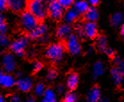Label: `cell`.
<instances>
[{
	"label": "cell",
	"instance_id": "cell-1",
	"mask_svg": "<svg viewBox=\"0 0 124 102\" xmlns=\"http://www.w3.org/2000/svg\"><path fill=\"white\" fill-rule=\"evenodd\" d=\"M27 11L32 14L39 21H43L47 15V6L45 0H27Z\"/></svg>",
	"mask_w": 124,
	"mask_h": 102
},
{
	"label": "cell",
	"instance_id": "cell-2",
	"mask_svg": "<svg viewBox=\"0 0 124 102\" xmlns=\"http://www.w3.org/2000/svg\"><path fill=\"white\" fill-rule=\"evenodd\" d=\"M64 51L65 47L62 43H53L46 48L45 55L47 59L57 63L62 60Z\"/></svg>",
	"mask_w": 124,
	"mask_h": 102
},
{
	"label": "cell",
	"instance_id": "cell-3",
	"mask_svg": "<svg viewBox=\"0 0 124 102\" xmlns=\"http://www.w3.org/2000/svg\"><path fill=\"white\" fill-rule=\"evenodd\" d=\"M39 21L29 11H24L22 13L20 23L23 30H24L25 31L30 32L31 30H33L39 23Z\"/></svg>",
	"mask_w": 124,
	"mask_h": 102
},
{
	"label": "cell",
	"instance_id": "cell-4",
	"mask_svg": "<svg viewBox=\"0 0 124 102\" xmlns=\"http://www.w3.org/2000/svg\"><path fill=\"white\" fill-rule=\"evenodd\" d=\"M65 48L70 55H73V56L79 55L81 51V45L79 42V37L75 34H70L66 39Z\"/></svg>",
	"mask_w": 124,
	"mask_h": 102
},
{
	"label": "cell",
	"instance_id": "cell-5",
	"mask_svg": "<svg viewBox=\"0 0 124 102\" xmlns=\"http://www.w3.org/2000/svg\"><path fill=\"white\" fill-rule=\"evenodd\" d=\"M63 7L57 1L49 3L47 6V15L54 21H60L63 17Z\"/></svg>",
	"mask_w": 124,
	"mask_h": 102
},
{
	"label": "cell",
	"instance_id": "cell-6",
	"mask_svg": "<svg viewBox=\"0 0 124 102\" xmlns=\"http://www.w3.org/2000/svg\"><path fill=\"white\" fill-rule=\"evenodd\" d=\"M28 44V40L25 37H21L17 39L12 43L11 45V50L15 53L19 57H23L24 55V50Z\"/></svg>",
	"mask_w": 124,
	"mask_h": 102
},
{
	"label": "cell",
	"instance_id": "cell-7",
	"mask_svg": "<svg viewBox=\"0 0 124 102\" xmlns=\"http://www.w3.org/2000/svg\"><path fill=\"white\" fill-rule=\"evenodd\" d=\"M2 65L4 70L7 73H12L16 68V62L12 54H6L2 58Z\"/></svg>",
	"mask_w": 124,
	"mask_h": 102
},
{
	"label": "cell",
	"instance_id": "cell-8",
	"mask_svg": "<svg viewBox=\"0 0 124 102\" xmlns=\"http://www.w3.org/2000/svg\"><path fill=\"white\" fill-rule=\"evenodd\" d=\"M46 31H47V27L43 23H39L33 30H31L29 32V37L31 40H38L42 38Z\"/></svg>",
	"mask_w": 124,
	"mask_h": 102
},
{
	"label": "cell",
	"instance_id": "cell-9",
	"mask_svg": "<svg viewBox=\"0 0 124 102\" xmlns=\"http://www.w3.org/2000/svg\"><path fill=\"white\" fill-rule=\"evenodd\" d=\"M85 36L88 39H95L97 37V25L93 22H87L83 25Z\"/></svg>",
	"mask_w": 124,
	"mask_h": 102
},
{
	"label": "cell",
	"instance_id": "cell-10",
	"mask_svg": "<svg viewBox=\"0 0 124 102\" xmlns=\"http://www.w3.org/2000/svg\"><path fill=\"white\" fill-rule=\"evenodd\" d=\"M72 29L69 23H61L56 29V36L61 40H66L70 34Z\"/></svg>",
	"mask_w": 124,
	"mask_h": 102
},
{
	"label": "cell",
	"instance_id": "cell-11",
	"mask_svg": "<svg viewBox=\"0 0 124 102\" xmlns=\"http://www.w3.org/2000/svg\"><path fill=\"white\" fill-rule=\"evenodd\" d=\"M27 0H7V7L14 13L23 12L26 7Z\"/></svg>",
	"mask_w": 124,
	"mask_h": 102
},
{
	"label": "cell",
	"instance_id": "cell-12",
	"mask_svg": "<svg viewBox=\"0 0 124 102\" xmlns=\"http://www.w3.org/2000/svg\"><path fill=\"white\" fill-rule=\"evenodd\" d=\"M33 86V82L31 78L25 77V78H20L17 81V88L21 91L23 92H28L31 90Z\"/></svg>",
	"mask_w": 124,
	"mask_h": 102
},
{
	"label": "cell",
	"instance_id": "cell-13",
	"mask_svg": "<svg viewBox=\"0 0 124 102\" xmlns=\"http://www.w3.org/2000/svg\"><path fill=\"white\" fill-rule=\"evenodd\" d=\"M101 99V90L98 86H94L90 89L87 95V100L88 102H98Z\"/></svg>",
	"mask_w": 124,
	"mask_h": 102
},
{
	"label": "cell",
	"instance_id": "cell-14",
	"mask_svg": "<svg viewBox=\"0 0 124 102\" xmlns=\"http://www.w3.org/2000/svg\"><path fill=\"white\" fill-rule=\"evenodd\" d=\"M78 84H79V75L76 73H70L68 74L66 80L67 88L70 91H73L77 88Z\"/></svg>",
	"mask_w": 124,
	"mask_h": 102
},
{
	"label": "cell",
	"instance_id": "cell-15",
	"mask_svg": "<svg viewBox=\"0 0 124 102\" xmlns=\"http://www.w3.org/2000/svg\"><path fill=\"white\" fill-rule=\"evenodd\" d=\"M99 17L98 11L95 6H91L87 9V11L84 14V18L87 22H96Z\"/></svg>",
	"mask_w": 124,
	"mask_h": 102
},
{
	"label": "cell",
	"instance_id": "cell-16",
	"mask_svg": "<svg viewBox=\"0 0 124 102\" xmlns=\"http://www.w3.org/2000/svg\"><path fill=\"white\" fill-rule=\"evenodd\" d=\"M15 84V79L11 74H4L0 78V85L4 88H12Z\"/></svg>",
	"mask_w": 124,
	"mask_h": 102
},
{
	"label": "cell",
	"instance_id": "cell-17",
	"mask_svg": "<svg viewBox=\"0 0 124 102\" xmlns=\"http://www.w3.org/2000/svg\"><path fill=\"white\" fill-rule=\"evenodd\" d=\"M79 14L75 10V9H69L64 14H63V19L64 22L66 23H72L74 22H76V20L78 19Z\"/></svg>",
	"mask_w": 124,
	"mask_h": 102
},
{
	"label": "cell",
	"instance_id": "cell-18",
	"mask_svg": "<svg viewBox=\"0 0 124 102\" xmlns=\"http://www.w3.org/2000/svg\"><path fill=\"white\" fill-rule=\"evenodd\" d=\"M105 71V67H104V64L101 61H97L95 63L93 66V70H92V74H93L94 78H98L101 75H103Z\"/></svg>",
	"mask_w": 124,
	"mask_h": 102
},
{
	"label": "cell",
	"instance_id": "cell-19",
	"mask_svg": "<svg viewBox=\"0 0 124 102\" xmlns=\"http://www.w3.org/2000/svg\"><path fill=\"white\" fill-rule=\"evenodd\" d=\"M111 76L113 78V82H114V84H115L116 86L120 87L121 85V83H122L123 77H122L121 74L120 73V71H119V69L116 67V66H114V67H113L111 69Z\"/></svg>",
	"mask_w": 124,
	"mask_h": 102
},
{
	"label": "cell",
	"instance_id": "cell-20",
	"mask_svg": "<svg viewBox=\"0 0 124 102\" xmlns=\"http://www.w3.org/2000/svg\"><path fill=\"white\" fill-rule=\"evenodd\" d=\"M73 8L79 14H84L87 11V9L89 8V6H88V4H87V1H85V0H79V1H77V2L74 3Z\"/></svg>",
	"mask_w": 124,
	"mask_h": 102
},
{
	"label": "cell",
	"instance_id": "cell-21",
	"mask_svg": "<svg viewBox=\"0 0 124 102\" xmlns=\"http://www.w3.org/2000/svg\"><path fill=\"white\" fill-rule=\"evenodd\" d=\"M123 23V15L121 13H115L113 14V16L111 17V24L113 27H119Z\"/></svg>",
	"mask_w": 124,
	"mask_h": 102
},
{
	"label": "cell",
	"instance_id": "cell-22",
	"mask_svg": "<svg viewBox=\"0 0 124 102\" xmlns=\"http://www.w3.org/2000/svg\"><path fill=\"white\" fill-rule=\"evenodd\" d=\"M96 47L98 48V50L100 52H104L106 50L107 48V39L105 36L102 35V36H99L97 38V40H96Z\"/></svg>",
	"mask_w": 124,
	"mask_h": 102
},
{
	"label": "cell",
	"instance_id": "cell-23",
	"mask_svg": "<svg viewBox=\"0 0 124 102\" xmlns=\"http://www.w3.org/2000/svg\"><path fill=\"white\" fill-rule=\"evenodd\" d=\"M43 96H44L43 99L47 102H57L56 95L54 93V91L51 89H46L43 94Z\"/></svg>",
	"mask_w": 124,
	"mask_h": 102
},
{
	"label": "cell",
	"instance_id": "cell-24",
	"mask_svg": "<svg viewBox=\"0 0 124 102\" xmlns=\"http://www.w3.org/2000/svg\"><path fill=\"white\" fill-rule=\"evenodd\" d=\"M113 63H114L116 67L119 69V71H120V73L121 74V75H122V77H123L124 79V62L120 57H113Z\"/></svg>",
	"mask_w": 124,
	"mask_h": 102
},
{
	"label": "cell",
	"instance_id": "cell-25",
	"mask_svg": "<svg viewBox=\"0 0 124 102\" xmlns=\"http://www.w3.org/2000/svg\"><path fill=\"white\" fill-rule=\"evenodd\" d=\"M45 85L43 83H38L35 87H34V93L37 96H42L44 92H45Z\"/></svg>",
	"mask_w": 124,
	"mask_h": 102
},
{
	"label": "cell",
	"instance_id": "cell-26",
	"mask_svg": "<svg viewBox=\"0 0 124 102\" xmlns=\"http://www.w3.org/2000/svg\"><path fill=\"white\" fill-rule=\"evenodd\" d=\"M56 1L64 9L70 8V6L74 4V0H56Z\"/></svg>",
	"mask_w": 124,
	"mask_h": 102
},
{
	"label": "cell",
	"instance_id": "cell-27",
	"mask_svg": "<svg viewBox=\"0 0 124 102\" xmlns=\"http://www.w3.org/2000/svg\"><path fill=\"white\" fill-rule=\"evenodd\" d=\"M63 102H77V96L76 94L70 92L65 95Z\"/></svg>",
	"mask_w": 124,
	"mask_h": 102
},
{
	"label": "cell",
	"instance_id": "cell-28",
	"mask_svg": "<svg viewBox=\"0 0 124 102\" xmlns=\"http://www.w3.org/2000/svg\"><path fill=\"white\" fill-rule=\"evenodd\" d=\"M57 76V72L54 69H49L46 74V79L47 81H53Z\"/></svg>",
	"mask_w": 124,
	"mask_h": 102
},
{
	"label": "cell",
	"instance_id": "cell-29",
	"mask_svg": "<svg viewBox=\"0 0 124 102\" xmlns=\"http://www.w3.org/2000/svg\"><path fill=\"white\" fill-rule=\"evenodd\" d=\"M76 31H77V36L79 38H82L85 36V33H84V29H83V25L81 24H78L76 26Z\"/></svg>",
	"mask_w": 124,
	"mask_h": 102
},
{
	"label": "cell",
	"instance_id": "cell-30",
	"mask_svg": "<svg viewBox=\"0 0 124 102\" xmlns=\"http://www.w3.org/2000/svg\"><path fill=\"white\" fill-rule=\"evenodd\" d=\"M0 45L3 47H6L8 45V38L5 34H0Z\"/></svg>",
	"mask_w": 124,
	"mask_h": 102
},
{
	"label": "cell",
	"instance_id": "cell-31",
	"mask_svg": "<svg viewBox=\"0 0 124 102\" xmlns=\"http://www.w3.org/2000/svg\"><path fill=\"white\" fill-rule=\"evenodd\" d=\"M43 68L42 63L40 62H35L33 64V71L34 72H39Z\"/></svg>",
	"mask_w": 124,
	"mask_h": 102
},
{
	"label": "cell",
	"instance_id": "cell-32",
	"mask_svg": "<svg viewBox=\"0 0 124 102\" xmlns=\"http://www.w3.org/2000/svg\"><path fill=\"white\" fill-rule=\"evenodd\" d=\"M104 53L107 55L109 57H113L114 56H115V51L113 50V48H106V50L104 51Z\"/></svg>",
	"mask_w": 124,
	"mask_h": 102
},
{
	"label": "cell",
	"instance_id": "cell-33",
	"mask_svg": "<svg viewBox=\"0 0 124 102\" xmlns=\"http://www.w3.org/2000/svg\"><path fill=\"white\" fill-rule=\"evenodd\" d=\"M7 7V0H0V11H3Z\"/></svg>",
	"mask_w": 124,
	"mask_h": 102
},
{
	"label": "cell",
	"instance_id": "cell-34",
	"mask_svg": "<svg viewBox=\"0 0 124 102\" xmlns=\"http://www.w3.org/2000/svg\"><path fill=\"white\" fill-rule=\"evenodd\" d=\"M87 2L92 6H96L100 3V0H87Z\"/></svg>",
	"mask_w": 124,
	"mask_h": 102
},
{
	"label": "cell",
	"instance_id": "cell-35",
	"mask_svg": "<svg viewBox=\"0 0 124 102\" xmlns=\"http://www.w3.org/2000/svg\"><path fill=\"white\" fill-rule=\"evenodd\" d=\"M64 91H65V87L63 86V85L61 84V85H58V86H57V92H58V93L62 94L64 92Z\"/></svg>",
	"mask_w": 124,
	"mask_h": 102
},
{
	"label": "cell",
	"instance_id": "cell-36",
	"mask_svg": "<svg viewBox=\"0 0 124 102\" xmlns=\"http://www.w3.org/2000/svg\"><path fill=\"white\" fill-rule=\"evenodd\" d=\"M11 102H20V98L17 96V95H14L10 98Z\"/></svg>",
	"mask_w": 124,
	"mask_h": 102
},
{
	"label": "cell",
	"instance_id": "cell-37",
	"mask_svg": "<svg viewBox=\"0 0 124 102\" xmlns=\"http://www.w3.org/2000/svg\"><path fill=\"white\" fill-rule=\"evenodd\" d=\"M26 102H36V99L33 96H29L26 99Z\"/></svg>",
	"mask_w": 124,
	"mask_h": 102
},
{
	"label": "cell",
	"instance_id": "cell-38",
	"mask_svg": "<svg viewBox=\"0 0 124 102\" xmlns=\"http://www.w3.org/2000/svg\"><path fill=\"white\" fill-rule=\"evenodd\" d=\"M120 33H121V38L124 40V23H122L121 25V31H120Z\"/></svg>",
	"mask_w": 124,
	"mask_h": 102
},
{
	"label": "cell",
	"instance_id": "cell-39",
	"mask_svg": "<svg viewBox=\"0 0 124 102\" xmlns=\"http://www.w3.org/2000/svg\"><path fill=\"white\" fill-rule=\"evenodd\" d=\"M4 23H5V18H4V16L2 14H0V25H1V24H4Z\"/></svg>",
	"mask_w": 124,
	"mask_h": 102
},
{
	"label": "cell",
	"instance_id": "cell-40",
	"mask_svg": "<svg viewBox=\"0 0 124 102\" xmlns=\"http://www.w3.org/2000/svg\"><path fill=\"white\" fill-rule=\"evenodd\" d=\"M98 102H109V100H108V99H106V98H104V99H100Z\"/></svg>",
	"mask_w": 124,
	"mask_h": 102
},
{
	"label": "cell",
	"instance_id": "cell-41",
	"mask_svg": "<svg viewBox=\"0 0 124 102\" xmlns=\"http://www.w3.org/2000/svg\"><path fill=\"white\" fill-rule=\"evenodd\" d=\"M0 102H6V100H5V98L2 96H0Z\"/></svg>",
	"mask_w": 124,
	"mask_h": 102
},
{
	"label": "cell",
	"instance_id": "cell-42",
	"mask_svg": "<svg viewBox=\"0 0 124 102\" xmlns=\"http://www.w3.org/2000/svg\"><path fill=\"white\" fill-rule=\"evenodd\" d=\"M54 1H56V0H46V2H47V3H51V2H54Z\"/></svg>",
	"mask_w": 124,
	"mask_h": 102
},
{
	"label": "cell",
	"instance_id": "cell-43",
	"mask_svg": "<svg viewBox=\"0 0 124 102\" xmlns=\"http://www.w3.org/2000/svg\"><path fill=\"white\" fill-rule=\"evenodd\" d=\"M2 75H3V72L0 70V78H1V76H2Z\"/></svg>",
	"mask_w": 124,
	"mask_h": 102
},
{
	"label": "cell",
	"instance_id": "cell-44",
	"mask_svg": "<svg viewBox=\"0 0 124 102\" xmlns=\"http://www.w3.org/2000/svg\"><path fill=\"white\" fill-rule=\"evenodd\" d=\"M41 102H47V101H46V100H45V99H42V101H41Z\"/></svg>",
	"mask_w": 124,
	"mask_h": 102
},
{
	"label": "cell",
	"instance_id": "cell-45",
	"mask_svg": "<svg viewBox=\"0 0 124 102\" xmlns=\"http://www.w3.org/2000/svg\"><path fill=\"white\" fill-rule=\"evenodd\" d=\"M123 5H124V0H123Z\"/></svg>",
	"mask_w": 124,
	"mask_h": 102
}]
</instances>
